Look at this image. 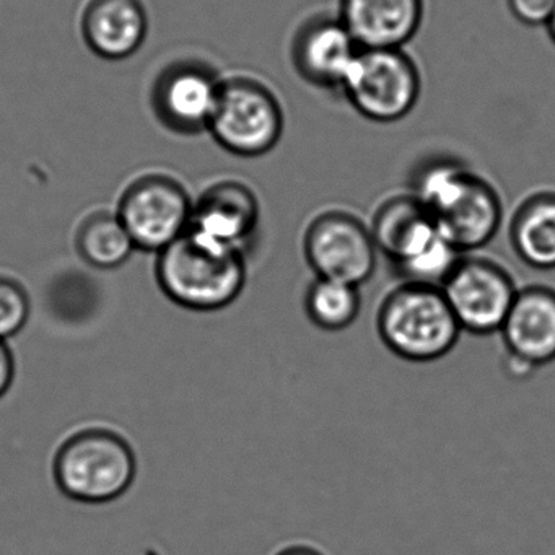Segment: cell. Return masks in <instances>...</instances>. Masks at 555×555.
<instances>
[{
  "mask_svg": "<svg viewBox=\"0 0 555 555\" xmlns=\"http://www.w3.org/2000/svg\"><path fill=\"white\" fill-rule=\"evenodd\" d=\"M461 330L476 336L500 333L518 288L499 262L463 256L441 285Z\"/></svg>",
  "mask_w": 555,
  "mask_h": 555,
  "instance_id": "9c48e42d",
  "label": "cell"
},
{
  "mask_svg": "<svg viewBox=\"0 0 555 555\" xmlns=\"http://www.w3.org/2000/svg\"><path fill=\"white\" fill-rule=\"evenodd\" d=\"M275 555H323L320 551L313 547H307V545H292V547L282 548Z\"/></svg>",
  "mask_w": 555,
  "mask_h": 555,
  "instance_id": "cb8c5ba5",
  "label": "cell"
},
{
  "mask_svg": "<svg viewBox=\"0 0 555 555\" xmlns=\"http://www.w3.org/2000/svg\"><path fill=\"white\" fill-rule=\"evenodd\" d=\"M207 131L236 157L269 154L284 132V112L271 89L251 77L223 79L219 103Z\"/></svg>",
  "mask_w": 555,
  "mask_h": 555,
  "instance_id": "5b68a950",
  "label": "cell"
},
{
  "mask_svg": "<svg viewBox=\"0 0 555 555\" xmlns=\"http://www.w3.org/2000/svg\"><path fill=\"white\" fill-rule=\"evenodd\" d=\"M376 330L395 356L414 363L440 360L453 350L463 331L440 287L411 282L386 295Z\"/></svg>",
  "mask_w": 555,
  "mask_h": 555,
  "instance_id": "3957f363",
  "label": "cell"
},
{
  "mask_svg": "<svg viewBox=\"0 0 555 555\" xmlns=\"http://www.w3.org/2000/svg\"><path fill=\"white\" fill-rule=\"evenodd\" d=\"M131 444L106 428H87L67 438L54 457V479L64 495L80 503H108L135 479Z\"/></svg>",
  "mask_w": 555,
  "mask_h": 555,
  "instance_id": "277c9868",
  "label": "cell"
},
{
  "mask_svg": "<svg viewBox=\"0 0 555 555\" xmlns=\"http://www.w3.org/2000/svg\"><path fill=\"white\" fill-rule=\"evenodd\" d=\"M304 253L317 278L360 287L373 278L378 248L362 220L344 210H330L308 225Z\"/></svg>",
  "mask_w": 555,
  "mask_h": 555,
  "instance_id": "ba28073f",
  "label": "cell"
},
{
  "mask_svg": "<svg viewBox=\"0 0 555 555\" xmlns=\"http://www.w3.org/2000/svg\"><path fill=\"white\" fill-rule=\"evenodd\" d=\"M87 48L106 61L134 56L149 34V15L142 0H87L80 17Z\"/></svg>",
  "mask_w": 555,
  "mask_h": 555,
  "instance_id": "5bb4252c",
  "label": "cell"
},
{
  "mask_svg": "<svg viewBox=\"0 0 555 555\" xmlns=\"http://www.w3.org/2000/svg\"><path fill=\"white\" fill-rule=\"evenodd\" d=\"M362 308L360 287L333 279H314L305 295V310L314 326L339 333L356 323Z\"/></svg>",
  "mask_w": 555,
  "mask_h": 555,
  "instance_id": "d6986e66",
  "label": "cell"
},
{
  "mask_svg": "<svg viewBox=\"0 0 555 555\" xmlns=\"http://www.w3.org/2000/svg\"><path fill=\"white\" fill-rule=\"evenodd\" d=\"M370 230L376 248L392 268L417 258L441 236L427 210L412 194L386 201L376 210Z\"/></svg>",
  "mask_w": 555,
  "mask_h": 555,
  "instance_id": "2e32d148",
  "label": "cell"
},
{
  "mask_svg": "<svg viewBox=\"0 0 555 555\" xmlns=\"http://www.w3.org/2000/svg\"><path fill=\"white\" fill-rule=\"evenodd\" d=\"M360 50L339 17H317L295 35L292 61L298 76L311 86L343 89Z\"/></svg>",
  "mask_w": 555,
  "mask_h": 555,
  "instance_id": "7c38bea8",
  "label": "cell"
},
{
  "mask_svg": "<svg viewBox=\"0 0 555 555\" xmlns=\"http://www.w3.org/2000/svg\"><path fill=\"white\" fill-rule=\"evenodd\" d=\"M155 274L173 304L199 313L230 307L248 278L243 253L214 245L190 230L158 253Z\"/></svg>",
  "mask_w": 555,
  "mask_h": 555,
  "instance_id": "7a4b0ae2",
  "label": "cell"
},
{
  "mask_svg": "<svg viewBox=\"0 0 555 555\" xmlns=\"http://www.w3.org/2000/svg\"><path fill=\"white\" fill-rule=\"evenodd\" d=\"M340 90L363 118L388 125L417 105L421 73L402 50H360Z\"/></svg>",
  "mask_w": 555,
  "mask_h": 555,
  "instance_id": "8992f818",
  "label": "cell"
},
{
  "mask_svg": "<svg viewBox=\"0 0 555 555\" xmlns=\"http://www.w3.org/2000/svg\"><path fill=\"white\" fill-rule=\"evenodd\" d=\"M545 28H547L548 37H551V40L555 43V12L554 15H552L551 22H548L547 27Z\"/></svg>",
  "mask_w": 555,
  "mask_h": 555,
  "instance_id": "d4e9b609",
  "label": "cell"
},
{
  "mask_svg": "<svg viewBox=\"0 0 555 555\" xmlns=\"http://www.w3.org/2000/svg\"><path fill=\"white\" fill-rule=\"evenodd\" d=\"M261 210L255 193L238 181H220L194 201L190 232L245 255L258 230Z\"/></svg>",
  "mask_w": 555,
  "mask_h": 555,
  "instance_id": "8fae6325",
  "label": "cell"
},
{
  "mask_svg": "<svg viewBox=\"0 0 555 555\" xmlns=\"http://www.w3.org/2000/svg\"><path fill=\"white\" fill-rule=\"evenodd\" d=\"M30 318L27 291L11 278L0 275V340L17 336Z\"/></svg>",
  "mask_w": 555,
  "mask_h": 555,
  "instance_id": "ffe728a7",
  "label": "cell"
},
{
  "mask_svg": "<svg viewBox=\"0 0 555 555\" xmlns=\"http://www.w3.org/2000/svg\"><path fill=\"white\" fill-rule=\"evenodd\" d=\"M513 251L529 268L555 271V193L542 191L519 204L509 223Z\"/></svg>",
  "mask_w": 555,
  "mask_h": 555,
  "instance_id": "e0dca14e",
  "label": "cell"
},
{
  "mask_svg": "<svg viewBox=\"0 0 555 555\" xmlns=\"http://www.w3.org/2000/svg\"><path fill=\"white\" fill-rule=\"evenodd\" d=\"M15 378V359L11 347L0 340V399L8 395Z\"/></svg>",
  "mask_w": 555,
  "mask_h": 555,
  "instance_id": "7402d4cb",
  "label": "cell"
},
{
  "mask_svg": "<svg viewBox=\"0 0 555 555\" xmlns=\"http://www.w3.org/2000/svg\"><path fill=\"white\" fill-rule=\"evenodd\" d=\"M77 251L87 264L103 271L119 268L135 246L118 214L96 210L82 220L76 235Z\"/></svg>",
  "mask_w": 555,
  "mask_h": 555,
  "instance_id": "ac0fdd59",
  "label": "cell"
},
{
  "mask_svg": "<svg viewBox=\"0 0 555 555\" xmlns=\"http://www.w3.org/2000/svg\"><path fill=\"white\" fill-rule=\"evenodd\" d=\"M194 201L177 178L145 173L119 197L118 214L135 249L160 253L190 230Z\"/></svg>",
  "mask_w": 555,
  "mask_h": 555,
  "instance_id": "52a82bcc",
  "label": "cell"
},
{
  "mask_svg": "<svg viewBox=\"0 0 555 555\" xmlns=\"http://www.w3.org/2000/svg\"><path fill=\"white\" fill-rule=\"evenodd\" d=\"M500 333L505 352L535 369L555 362V288L528 285L518 291Z\"/></svg>",
  "mask_w": 555,
  "mask_h": 555,
  "instance_id": "9a60e30c",
  "label": "cell"
},
{
  "mask_svg": "<svg viewBox=\"0 0 555 555\" xmlns=\"http://www.w3.org/2000/svg\"><path fill=\"white\" fill-rule=\"evenodd\" d=\"M337 17L362 50H402L421 28L424 0H340Z\"/></svg>",
  "mask_w": 555,
  "mask_h": 555,
  "instance_id": "4fadbf2b",
  "label": "cell"
},
{
  "mask_svg": "<svg viewBox=\"0 0 555 555\" xmlns=\"http://www.w3.org/2000/svg\"><path fill=\"white\" fill-rule=\"evenodd\" d=\"M223 79L199 61H178L165 67L151 92L155 118L168 131L194 135L209 129Z\"/></svg>",
  "mask_w": 555,
  "mask_h": 555,
  "instance_id": "30bf717a",
  "label": "cell"
},
{
  "mask_svg": "<svg viewBox=\"0 0 555 555\" xmlns=\"http://www.w3.org/2000/svg\"><path fill=\"white\" fill-rule=\"evenodd\" d=\"M503 369L508 373L509 378L513 379H528L535 373V366L513 353L505 352V362Z\"/></svg>",
  "mask_w": 555,
  "mask_h": 555,
  "instance_id": "603a6c76",
  "label": "cell"
},
{
  "mask_svg": "<svg viewBox=\"0 0 555 555\" xmlns=\"http://www.w3.org/2000/svg\"><path fill=\"white\" fill-rule=\"evenodd\" d=\"M412 186V196L427 210L438 232L463 255L489 245L499 233L503 219L499 193L457 162H428Z\"/></svg>",
  "mask_w": 555,
  "mask_h": 555,
  "instance_id": "6da1fadb",
  "label": "cell"
},
{
  "mask_svg": "<svg viewBox=\"0 0 555 555\" xmlns=\"http://www.w3.org/2000/svg\"><path fill=\"white\" fill-rule=\"evenodd\" d=\"M516 21L528 27H547L555 12V0H506Z\"/></svg>",
  "mask_w": 555,
  "mask_h": 555,
  "instance_id": "44dd1931",
  "label": "cell"
}]
</instances>
